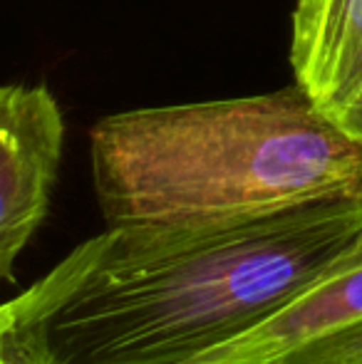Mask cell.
I'll return each instance as SVG.
<instances>
[{
	"label": "cell",
	"instance_id": "cell-2",
	"mask_svg": "<svg viewBox=\"0 0 362 364\" xmlns=\"http://www.w3.org/2000/svg\"><path fill=\"white\" fill-rule=\"evenodd\" d=\"M90 164L107 228L238 223L362 198V144L295 82L102 117L90 132Z\"/></svg>",
	"mask_w": 362,
	"mask_h": 364
},
{
	"label": "cell",
	"instance_id": "cell-7",
	"mask_svg": "<svg viewBox=\"0 0 362 364\" xmlns=\"http://www.w3.org/2000/svg\"><path fill=\"white\" fill-rule=\"evenodd\" d=\"M5 310H8V302H3V305H0V317L5 315Z\"/></svg>",
	"mask_w": 362,
	"mask_h": 364
},
{
	"label": "cell",
	"instance_id": "cell-1",
	"mask_svg": "<svg viewBox=\"0 0 362 364\" xmlns=\"http://www.w3.org/2000/svg\"><path fill=\"white\" fill-rule=\"evenodd\" d=\"M362 243V198L208 225L105 228L13 297L20 364H183Z\"/></svg>",
	"mask_w": 362,
	"mask_h": 364
},
{
	"label": "cell",
	"instance_id": "cell-6",
	"mask_svg": "<svg viewBox=\"0 0 362 364\" xmlns=\"http://www.w3.org/2000/svg\"><path fill=\"white\" fill-rule=\"evenodd\" d=\"M10 317H13V302H8V310L0 317V364H20L10 340Z\"/></svg>",
	"mask_w": 362,
	"mask_h": 364
},
{
	"label": "cell",
	"instance_id": "cell-4",
	"mask_svg": "<svg viewBox=\"0 0 362 364\" xmlns=\"http://www.w3.org/2000/svg\"><path fill=\"white\" fill-rule=\"evenodd\" d=\"M65 146V117L50 87L0 85V283L50 211Z\"/></svg>",
	"mask_w": 362,
	"mask_h": 364
},
{
	"label": "cell",
	"instance_id": "cell-5",
	"mask_svg": "<svg viewBox=\"0 0 362 364\" xmlns=\"http://www.w3.org/2000/svg\"><path fill=\"white\" fill-rule=\"evenodd\" d=\"M290 68L320 114L362 144V0H298Z\"/></svg>",
	"mask_w": 362,
	"mask_h": 364
},
{
	"label": "cell",
	"instance_id": "cell-3",
	"mask_svg": "<svg viewBox=\"0 0 362 364\" xmlns=\"http://www.w3.org/2000/svg\"><path fill=\"white\" fill-rule=\"evenodd\" d=\"M183 364H362V243L256 327Z\"/></svg>",
	"mask_w": 362,
	"mask_h": 364
}]
</instances>
